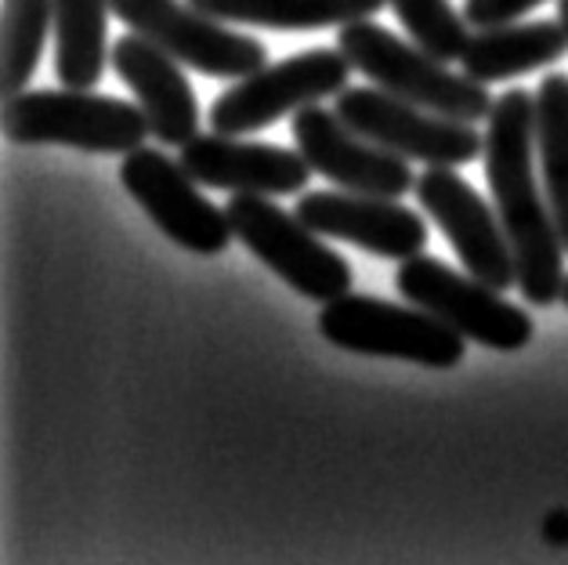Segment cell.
Returning <instances> with one entry per match:
<instances>
[{
    "instance_id": "6da1fadb",
    "label": "cell",
    "mask_w": 568,
    "mask_h": 565,
    "mask_svg": "<svg viewBox=\"0 0 568 565\" xmlns=\"http://www.w3.org/2000/svg\"><path fill=\"white\" fill-rule=\"evenodd\" d=\"M536 94L504 91L485 117V178L518 261V291L554 305L565 291V243L536 182Z\"/></svg>"
},
{
    "instance_id": "7a4b0ae2",
    "label": "cell",
    "mask_w": 568,
    "mask_h": 565,
    "mask_svg": "<svg viewBox=\"0 0 568 565\" xmlns=\"http://www.w3.org/2000/svg\"><path fill=\"white\" fill-rule=\"evenodd\" d=\"M337 48L352 69L366 73L373 84L398 94L413 105H424L432 113L453 117V120H485L493 113V99L485 84L470 80L467 73H453L446 62H438L435 54H427L420 44L398 40L384 26L358 19L341 26Z\"/></svg>"
},
{
    "instance_id": "3957f363",
    "label": "cell",
    "mask_w": 568,
    "mask_h": 565,
    "mask_svg": "<svg viewBox=\"0 0 568 565\" xmlns=\"http://www.w3.org/2000/svg\"><path fill=\"white\" fill-rule=\"evenodd\" d=\"M4 134L16 145H69L80 153H134L145 145L142 105L84 88L19 91L4 102Z\"/></svg>"
},
{
    "instance_id": "277c9868",
    "label": "cell",
    "mask_w": 568,
    "mask_h": 565,
    "mask_svg": "<svg viewBox=\"0 0 568 565\" xmlns=\"http://www.w3.org/2000/svg\"><path fill=\"white\" fill-rule=\"evenodd\" d=\"M318 330L341 352L406 360L432 370H453L464 360V334L427 309L392 305L381 297L344 294L326 301Z\"/></svg>"
},
{
    "instance_id": "5b68a950",
    "label": "cell",
    "mask_w": 568,
    "mask_h": 565,
    "mask_svg": "<svg viewBox=\"0 0 568 565\" xmlns=\"http://www.w3.org/2000/svg\"><path fill=\"white\" fill-rule=\"evenodd\" d=\"M225 211L235 240L301 297L326 305L352 294V265L337 251H329L318 232L301 222L297 211H283L261 192H232Z\"/></svg>"
},
{
    "instance_id": "8992f818",
    "label": "cell",
    "mask_w": 568,
    "mask_h": 565,
    "mask_svg": "<svg viewBox=\"0 0 568 565\" xmlns=\"http://www.w3.org/2000/svg\"><path fill=\"white\" fill-rule=\"evenodd\" d=\"M395 291L456 326L467 341H478L493 352H521L532 341L529 312L510 305L507 297H500L504 291L481 283L478 275L449 269L442 258H406L395 272Z\"/></svg>"
},
{
    "instance_id": "52a82bcc",
    "label": "cell",
    "mask_w": 568,
    "mask_h": 565,
    "mask_svg": "<svg viewBox=\"0 0 568 565\" xmlns=\"http://www.w3.org/2000/svg\"><path fill=\"white\" fill-rule=\"evenodd\" d=\"M337 113L369 142L406 160H424L427 168H464L485 149V138L475 131V123L432 113L384 88H344L337 94Z\"/></svg>"
},
{
    "instance_id": "ba28073f",
    "label": "cell",
    "mask_w": 568,
    "mask_h": 565,
    "mask_svg": "<svg viewBox=\"0 0 568 565\" xmlns=\"http://www.w3.org/2000/svg\"><path fill=\"white\" fill-rule=\"evenodd\" d=\"M352 62L344 51L312 48L290 54L286 62L261 65L257 73L243 77L240 84L217 94L211 105V128L221 134H251L275 123L286 113L315 105L326 94H341L348 88Z\"/></svg>"
},
{
    "instance_id": "9c48e42d",
    "label": "cell",
    "mask_w": 568,
    "mask_h": 565,
    "mask_svg": "<svg viewBox=\"0 0 568 565\" xmlns=\"http://www.w3.org/2000/svg\"><path fill=\"white\" fill-rule=\"evenodd\" d=\"M113 16L128 30L149 37L152 44L171 51L178 62L192 65L203 77H251L268 62V48L246 33H232L221 22L192 4L178 0H109Z\"/></svg>"
},
{
    "instance_id": "30bf717a",
    "label": "cell",
    "mask_w": 568,
    "mask_h": 565,
    "mask_svg": "<svg viewBox=\"0 0 568 565\" xmlns=\"http://www.w3.org/2000/svg\"><path fill=\"white\" fill-rule=\"evenodd\" d=\"M120 182L131 200L156 222V229L192 254H221L235 240L229 211H221L196 189L182 160H171L160 149L138 145L120 163Z\"/></svg>"
},
{
    "instance_id": "8fae6325",
    "label": "cell",
    "mask_w": 568,
    "mask_h": 565,
    "mask_svg": "<svg viewBox=\"0 0 568 565\" xmlns=\"http://www.w3.org/2000/svg\"><path fill=\"white\" fill-rule=\"evenodd\" d=\"M413 192L470 275H478L496 291L518 286L515 246L507 240L500 214L485 206V200L456 174V168H427Z\"/></svg>"
},
{
    "instance_id": "7c38bea8",
    "label": "cell",
    "mask_w": 568,
    "mask_h": 565,
    "mask_svg": "<svg viewBox=\"0 0 568 565\" xmlns=\"http://www.w3.org/2000/svg\"><path fill=\"white\" fill-rule=\"evenodd\" d=\"M294 142L318 178H329L348 192L402 200L417 185L406 157L369 142L366 134L341 120L337 109H323L318 102L294 113Z\"/></svg>"
},
{
    "instance_id": "4fadbf2b",
    "label": "cell",
    "mask_w": 568,
    "mask_h": 565,
    "mask_svg": "<svg viewBox=\"0 0 568 565\" xmlns=\"http://www.w3.org/2000/svg\"><path fill=\"white\" fill-rule=\"evenodd\" d=\"M297 218L312 225L318 236H334L341 243L392 261L424 254L427 225L413 206H402L392 196H366V192H304L297 200Z\"/></svg>"
},
{
    "instance_id": "5bb4252c",
    "label": "cell",
    "mask_w": 568,
    "mask_h": 565,
    "mask_svg": "<svg viewBox=\"0 0 568 565\" xmlns=\"http://www.w3.org/2000/svg\"><path fill=\"white\" fill-rule=\"evenodd\" d=\"M182 168L206 189L294 196L315 174L301 149L240 142V134H196L182 145Z\"/></svg>"
},
{
    "instance_id": "9a60e30c",
    "label": "cell",
    "mask_w": 568,
    "mask_h": 565,
    "mask_svg": "<svg viewBox=\"0 0 568 565\" xmlns=\"http://www.w3.org/2000/svg\"><path fill=\"white\" fill-rule=\"evenodd\" d=\"M109 59H113L116 77L134 91V99L149 120V131L160 145L182 149L200 134L196 91L178 69V59L171 51H163L149 37L131 30L113 40Z\"/></svg>"
},
{
    "instance_id": "2e32d148",
    "label": "cell",
    "mask_w": 568,
    "mask_h": 565,
    "mask_svg": "<svg viewBox=\"0 0 568 565\" xmlns=\"http://www.w3.org/2000/svg\"><path fill=\"white\" fill-rule=\"evenodd\" d=\"M568 51V33L558 22H507L493 30L470 33V44L460 59V69L478 84H500V80L532 73L558 62Z\"/></svg>"
},
{
    "instance_id": "e0dca14e",
    "label": "cell",
    "mask_w": 568,
    "mask_h": 565,
    "mask_svg": "<svg viewBox=\"0 0 568 565\" xmlns=\"http://www.w3.org/2000/svg\"><path fill=\"white\" fill-rule=\"evenodd\" d=\"M221 22L257 26V30H326L373 19L387 0H189Z\"/></svg>"
},
{
    "instance_id": "ac0fdd59",
    "label": "cell",
    "mask_w": 568,
    "mask_h": 565,
    "mask_svg": "<svg viewBox=\"0 0 568 565\" xmlns=\"http://www.w3.org/2000/svg\"><path fill=\"white\" fill-rule=\"evenodd\" d=\"M109 0H54V77L62 88H94L109 59Z\"/></svg>"
},
{
    "instance_id": "d6986e66",
    "label": "cell",
    "mask_w": 568,
    "mask_h": 565,
    "mask_svg": "<svg viewBox=\"0 0 568 565\" xmlns=\"http://www.w3.org/2000/svg\"><path fill=\"white\" fill-rule=\"evenodd\" d=\"M536 153L554 225L568 251V73H550L536 88Z\"/></svg>"
},
{
    "instance_id": "ffe728a7",
    "label": "cell",
    "mask_w": 568,
    "mask_h": 565,
    "mask_svg": "<svg viewBox=\"0 0 568 565\" xmlns=\"http://www.w3.org/2000/svg\"><path fill=\"white\" fill-rule=\"evenodd\" d=\"M51 30L54 0H4V19H0V84H4L8 99L30 84Z\"/></svg>"
},
{
    "instance_id": "44dd1931",
    "label": "cell",
    "mask_w": 568,
    "mask_h": 565,
    "mask_svg": "<svg viewBox=\"0 0 568 565\" xmlns=\"http://www.w3.org/2000/svg\"><path fill=\"white\" fill-rule=\"evenodd\" d=\"M402 22V30L409 33L413 44H420L427 54H435L438 62H460L470 44L467 19L456 16L449 0H387Z\"/></svg>"
},
{
    "instance_id": "7402d4cb",
    "label": "cell",
    "mask_w": 568,
    "mask_h": 565,
    "mask_svg": "<svg viewBox=\"0 0 568 565\" xmlns=\"http://www.w3.org/2000/svg\"><path fill=\"white\" fill-rule=\"evenodd\" d=\"M539 4H544V0H467L464 19L475 26V30H493V26L518 22Z\"/></svg>"
},
{
    "instance_id": "603a6c76",
    "label": "cell",
    "mask_w": 568,
    "mask_h": 565,
    "mask_svg": "<svg viewBox=\"0 0 568 565\" xmlns=\"http://www.w3.org/2000/svg\"><path fill=\"white\" fill-rule=\"evenodd\" d=\"M544 536L554 544V547H565L568 544V515L565 512H554L547 522H544Z\"/></svg>"
},
{
    "instance_id": "cb8c5ba5",
    "label": "cell",
    "mask_w": 568,
    "mask_h": 565,
    "mask_svg": "<svg viewBox=\"0 0 568 565\" xmlns=\"http://www.w3.org/2000/svg\"><path fill=\"white\" fill-rule=\"evenodd\" d=\"M558 11H561V26H565V33H568V0H561Z\"/></svg>"
},
{
    "instance_id": "d4e9b609",
    "label": "cell",
    "mask_w": 568,
    "mask_h": 565,
    "mask_svg": "<svg viewBox=\"0 0 568 565\" xmlns=\"http://www.w3.org/2000/svg\"><path fill=\"white\" fill-rule=\"evenodd\" d=\"M561 301H565V305H568V280H565V291H561Z\"/></svg>"
}]
</instances>
